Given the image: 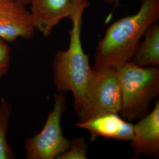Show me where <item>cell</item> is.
I'll return each mask as SVG.
<instances>
[{"instance_id":"14","label":"cell","mask_w":159,"mask_h":159,"mask_svg":"<svg viewBox=\"0 0 159 159\" xmlns=\"http://www.w3.org/2000/svg\"><path fill=\"white\" fill-rule=\"evenodd\" d=\"M104 3H106L108 5L113 6L114 7H119L120 5L121 0H102Z\"/></svg>"},{"instance_id":"15","label":"cell","mask_w":159,"mask_h":159,"mask_svg":"<svg viewBox=\"0 0 159 159\" xmlns=\"http://www.w3.org/2000/svg\"><path fill=\"white\" fill-rule=\"evenodd\" d=\"M14 1L17 2V3L23 5L24 6H27L30 4L31 0H14Z\"/></svg>"},{"instance_id":"4","label":"cell","mask_w":159,"mask_h":159,"mask_svg":"<svg viewBox=\"0 0 159 159\" xmlns=\"http://www.w3.org/2000/svg\"><path fill=\"white\" fill-rule=\"evenodd\" d=\"M121 97L117 71L94 66L83 102L77 111L80 121L108 113L119 114Z\"/></svg>"},{"instance_id":"6","label":"cell","mask_w":159,"mask_h":159,"mask_svg":"<svg viewBox=\"0 0 159 159\" xmlns=\"http://www.w3.org/2000/svg\"><path fill=\"white\" fill-rule=\"evenodd\" d=\"M30 4L34 27L46 38L62 20L83 13L90 5L88 0H31Z\"/></svg>"},{"instance_id":"3","label":"cell","mask_w":159,"mask_h":159,"mask_svg":"<svg viewBox=\"0 0 159 159\" xmlns=\"http://www.w3.org/2000/svg\"><path fill=\"white\" fill-rule=\"evenodd\" d=\"M116 71L121 97L119 114L129 121L139 120L148 113L150 102L159 96V67L129 61Z\"/></svg>"},{"instance_id":"1","label":"cell","mask_w":159,"mask_h":159,"mask_svg":"<svg viewBox=\"0 0 159 159\" xmlns=\"http://www.w3.org/2000/svg\"><path fill=\"white\" fill-rule=\"evenodd\" d=\"M159 20V0H142L139 11L112 23L97 46L94 65L117 70L130 61L148 28Z\"/></svg>"},{"instance_id":"9","label":"cell","mask_w":159,"mask_h":159,"mask_svg":"<svg viewBox=\"0 0 159 159\" xmlns=\"http://www.w3.org/2000/svg\"><path fill=\"white\" fill-rule=\"evenodd\" d=\"M131 145L134 153L158 158L159 156V101L153 110L134 125Z\"/></svg>"},{"instance_id":"2","label":"cell","mask_w":159,"mask_h":159,"mask_svg":"<svg viewBox=\"0 0 159 159\" xmlns=\"http://www.w3.org/2000/svg\"><path fill=\"white\" fill-rule=\"evenodd\" d=\"M83 13L71 18L67 50L57 51L52 61L53 82L58 92L70 91L74 97V107L77 112L83 102L91 73L89 56L81 43V32Z\"/></svg>"},{"instance_id":"16","label":"cell","mask_w":159,"mask_h":159,"mask_svg":"<svg viewBox=\"0 0 159 159\" xmlns=\"http://www.w3.org/2000/svg\"><path fill=\"white\" fill-rule=\"evenodd\" d=\"M13 0H0V2H8V1H11Z\"/></svg>"},{"instance_id":"12","label":"cell","mask_w":159,"mask_h":159,"mask_svg":"<svg viewBox=\"0 0 159 159\" xmlns=\"http://www.w3.org/2000/svg\"><path fill=\"white\" fill-rule=\"evenodd\" d=\"M87 144L85 138L79 137L70 141V144L67 151L59 156L57 159H87Z\"/></svg>"},{"instance_id":"5","label":"cell","mask_w":159,"mask_h":159,"mask_svg":"<svg viewBox=\"0 0 159 159\" xmlns=\"http://www.w3.org/2000/svg\"><path fill=\"white\" fill-rule=\"evenodd\" d=\"M52 110L40 133L25 140L27 159H54L68 150L70 141L63 136L61 119L67 109L66 98L62 92L54 96Z\"/></svg>"},{"instance_id":"10","label":"cell","mask_w":159,"mask_h":159,"mask_svg":"<svg viewBox=\"0 0 159 159\" xmlns=\"http://www.w3.org/2000/svg\"><path fill=\"white\" fill-rule=\"evenodd\" d=\"M130 61L140 67H159V25L154 23L148 28Z\"/></svg>"},{"instance_id":"13","label":"cell","mask_w":159,"mask_h":159,"mask_svg":"<svg viewBox=\"0 0 159 159\" xmlns=\"http://www.w3.org/2000/svg\"><path fill=\"white\" fill-rule=\"evenodd\" d=\"M10 60V47L6 41L0 39V81L9 70Z\"/></svg>"},{"instance_id":"11","label":"cell","mask_w":159,"mask_h":159,"mask_svg":"<svg viewBox=\"0 0 159 159\" xmlns=\"http://www.w3.org/2000/svg\"><path fill=\"white\" fill-rule=\"evenodd\" d=\"M12 114V105L6 100L0 102V159H15V155L7 139Z\"/></svg>"},{"instance_id":"7","label":"cell","mask_w":159,"mask_h":159,"mask_svg":"<svg viewBox=\"0 0 159 159\" xmlns=\"http://www.w3.org/2000/svg\"><path fill=\"white\" fill-rule=\"evenodd\" d=\"M30 11L13 1L0 2V39L13 42L33 38L35 31Z\"/></svg>"},{"instance_id":"8","label":"cell","mask_w":159,"mask_h":159,"mask_svg":"<svg viewBox=\"0 0 159 159\" xmlns=\"http://www.w3.org/2000/svg\"><path fill=\"white\" fill-rule=\"evenodd\" d=\"M75 125L89 131L93 142L98 137L120 141H131L134 125L124 119L119 113H108L79 121Z\"/></svg>"}]
</instances>
